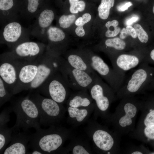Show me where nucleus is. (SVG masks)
<instances>
[{
    "label": "nucleus",
    "mask_w": 154,
    "mask_h": 154,
    "mask_svg": "<svg viewBox=\"0 0 154 154\" xmlns=\"http://www.w3.org/2000/svg\"><path fill=\"white\" fill-rule=\"evenodd\" d=\"M72 130L60 125L41 128L30 135L29 148L43 154H58L65 142L73 137Z\"/></svg>",
    "instance_id": "nucleus-1"
},
{
    "label": "nucleus",
    "mask_w": 154,
    "mask_h": 154,
    "mask_svg": "<svg viewBox=\"0 0 154 154\" xmlns=\"http://www.w3.org/2000/svg\"><path fill=\"white\" fill-rule=\"evenodd\" d=\"M121 100L114 112L110 113L105 121L112 126L114 131L121 136L134 130L140 111V100L133 96L125 97Z\"/></svg>",
    "instance_id": "nucleus-2"
},
{
    "label": "nucleus",
    "mask_w": 154,
    "mask_h": 154,
    "mask_svg": "<svg viewBox=\"0 0 154 154\" xmlns=\"http://www.w3.org/2000/svg\"><path fill=\"white\" fill-rule=\"evenodd\" d=\"M85 130L91 141L94 153L117 154L120 153L121 136L106 126L99 123L94 118L89 119Z\"/></svg>",
    "instance_id": "nucleus-3"
},
{
    "label": "nucleus",
    "mask_w": 154,
    "mask_h": 154,
    "mask_svg": "<svg viewBox=\"0 0 154 154\" xmlns=\"http://www.w3.org/2000/svg\"><path fill=\"white\" fill-rule=\"evenodd\" d=\"M11 107L12 112L16 116L13 132L19 131L22 129L23 131L27 132L31 128L36 130L40 128L38 108L29 96L12 102Z\"/></svg>",
    "instance_id": "nucleus-4"
},
{
    "label": "nucleus",
    "mask_w": 154,
    "mask_h": 154,
    "mask_svg": "<svg viewBox=\"0 0 154 154\" xmlns=\"http://www.w3.org/2000/svg\"><path fill=\"white\" fill-rule=\"evenodd\" d=\"M88 90L94 104L93 118L96 120L99 117L105 121L111 113L112 104L117 100L116 94L98 74Z\"/></svg>",
    "instance_id": "nucleus-5"
},
{
    "label": "nucleus",
    "mask_w": 154,
    "mask_h": 154,
    "mask_svg": "<svg viewBox=\"0 0 154 154\" xmlns=\"http://www.w3.org/2000/svg\"><path fill=\"white\" fill-rule=\"evenodd\" d=\"M116 94L117 99L135 96L142 92L154 78V68L145 61L141 63Z\"/></svg>",
    "instance_id": "nucleus-6"
},
{
    "label": "nucleus",
    "mask_w": 154,
    "mask_h": 154,
    "mask_svg": "<svg viewBox=\"0 0 154 154\" xmlns=\"http://www.w3.org/2000/svg\"><path fill=\"white\" fill-rule=\"evenodd\" d=\"M29 96L38 108L40 125L50 127L59 125L66 112L63 104L37 92Z\"/></svg>",
    "instance_id": "nucleus-7"
},
{
    "label": "nucleus",
    "mask_w": 154,
    "mask_h": 154,
    "mask_svg": "<svg viewBox=\"0 0 154 154\" xmlns=\"http://www.w3.org/2000/svg\"><path fill=\"white\" fill-rule=\"evenodd\" d=\"M81 55L92 69L107 82L116 94L123 85L125 76L111 68L97 55L88 53Z\"/></svg>",
    "instance_id": "nucleus-8"
},
{
    "label": "nucleus",
    "mask_w": 154,
    "mask_h": 154,
    "mask_svg": "<svg viewBox=\"0 0 154 154\" xmlns=\"http://www.w3.org/2000/svg\"><path fill=\"white\" fill-rule=\"evenodd\" d=\"M70 89L60 70L36 90L40 94L63 105L70 96Z\"/></svg>",
    "instance_id": "nucleus-9"
},
{
    "label": "nucleus",
    "mask_w": 154,
    "mask_h": 154,
    "mask_svg": "<svg viewBox=\"0 0 154 154\" xmlns=\"http://www.w3.org/2000/svg\"><path fill=\"white\" fill-rule=\"evenodd\" d=\"M64 58L51 55L48 53L37 59L38 70L35 78L27 90H37L49 78L60 71Z\"/></svg>",
    "instance_id": "nucleus-10"
},
{
    "label": "nucleus",
    "mask_w": 154,
    "mask_h": 154,
    "mask_svg": "<svg viewBox=\"0 0 154 154\" xmlns=\"http://www.w3.org/2000/svg\"><path fill=\"white\" fill-rule=\"evenodd\" d=\"M60 71L70 88L77 91L88 90L98 75L74 68L64 58Z\"/></svg>",
    "instance_id": "nucleus-11"
},
{
    "label": "nucleus",
    "mask_w": 154,
    "mask_h": 154,
    "mask_svg": "<svg viewBox=\"0 0 154 154\" xmlns=\"http://www.w3.org/2000/svg\"><path fill=\"white\" fill-rule=\"evenodd\" d=\"M0 61V77L13 94L19 69L25 62L14 58L7 54L1 56Z\"/></svg>",
    "instance_id": "nucleus-12"
},
{
    "label": "nucleus",
    "mask_w": 154,
    "mask_h": 154,
    "mask_svg": "<svg viewBox=\"0 0 154 154\" xmlns=\"http://www.w3.org/2000/svg\"><path fill=\"white\" fill-rule=\"evenodd\" d=\"M110 56L113 68L118 73L125 76L127 71L134 68L144 61L145 56L135 53H118Z\"/></svg>",
    "instance_id": "nucleus-13"
},
{
    "label": "nucleus",
    "mask_w": 154,
    "mask_h": 154,
    "mask_svg": "<svg viewBox=\"0 0 154 154\" xmlns=\"http://www.w3.org/2000/svg\"><path fill=\"white\" fill-rule=\"evenodd\" d=\"M42 48L37 43L26 41L20 43L14 47L13 51L7 54L18 60L31 62L37 60L40 56Z\"/></svg>",
    "instance_id": "nucleus-14"
},
{
    "label": "nucleus",
    "mask_w": 154,
    "mask_h": 154,
    "mask_svg": "<svg viewBox=\"0 0 154 154\" xmlns=\"http://www.w3.org/2000/svg\"><path fill=\"white\" fill-rule=\"evenodd\" d=\"M37 59L32 61L25 62L21 66L19 72L16 84L13 91V95L27 90L37 73Z\"/></svg>",
    "instance_id": "nucleus-15"
},
{
    "label": "nucleus",
    "mask_w": 154,
    "mask_h": 154,
    "mask_svg": "<svg viewBox=\"0 0 154 154\" xmlns=\"http://www.w3.org/2000/svg\"><path fill=\"white\" fill-rule=\"evenodd\" d=\"M10 143L4 150L3 154H29L28 144L30 135L23 131L13 132Z\"/></svg>",
    "instance_id": "nucleus-16"
},
{
    "label": "nucleus",
    "mask_w": 154,
    "mask_h": 154,
    "mask_svg": "<svg viewBox=\"0 0 154 154\" xmlns=\"http://www.w3.org/2000/svg\"><path fill=\"white\" fill-rule=\"evenodd\" d=\"M68 116L67 122L74 127L80 126L87 122L94 111V105L87 108H76L66 106Z\"/></svg>",
    "instance_id": "nucleus-17"
},
{
    "label": "nucleus",
    "mask_w": 154,
    "mask_h": 154,
    "mask_svg": "<svg viewBox=\"0 0 154 154\" xmlns=\"http://www.w3.org/2000/svg\"><path fill=\"white\" fill-rule=\"evenodd\" d=\"M88 142L79 137L71 139L69 144L63 147L58 154H91L94 153Z\"/></svg>",
    "instance_id": "nucleus-18"
},
{
    "label": "nucleus",
    "mask_w": 154,
    "mask_h": 154,
    "mask_svg": "<svg viewBox=\"0 0 154 154\" xmlns=\"http://www.w3.org/2000/svg\"><path fill=\"white\" fill-rule=\"evenodd\" d=\"M66 103V106L76 108H87L94 105L89 94L86 90H78L71 94Z\"/></svg>",
    "instance_id": "nucleus-19"
},
{
    "label": "nucleus",
    "mask_w": 154,
    "mask_h": 154,
    "mask_svg": "<svg viewBox=\"0 0 154 154\" xmlns=\"http://www.w3.org/2000/svg\"><path fill=\"white\" fill-rule=\"evenodd\" d=\"M22 28L21 24L15 22H11L4 27L3 36L5 41L10 44L17 43L21 37Z\"/></svg>",
    "instance_id": "nucleus-20"
},
{
    "label": "nucleus",
    "mask_w": 154,
    "mask_h": 154,
    "mask_svg": "<svg viewBox=\"0 0 154 154\" xmlns=\"http://www.w3.org/2000/svg\"><path fill=\"white\" fill-rule=\"evenodd\" d=\"M64 59L70 66L74 68L83 70L90 74L96 73L86 62L81 55L71 54L66 56Z\"/></svg>",
    "instance_id": "nucleus-21"
},
{
    "label": "nucleus",
    "mask_w": 154,
    "mask_h": 154,
    "mask_svg": "<svg viewBox=\"0 0 154 154\" xmlns=\"http://www.w3.org/2000/svg\"><path fill=\"white\" fill-rule=\"evenodd\" d=\"M13 126L9 128L7 125L0 127V154L3 153L8 144L11 141Z\"/></svg>",
    "instance_id": "nucleus-22"
},
{
    "label": "nucleus",
    "mask_w": 154,
    "mask_h": 154,
    "mask_svg": "<svg viewBox=\"0 0 154 154\" xmlns=\"http://www.w3.org/2000/svg\"><path fill=\"white\" fill-rule=\"evenodd\" d=\"M54 17L53 11L49 9H45L40 13L38 18L39 26L42 28H46L51 25Z\"/></svg>",
    "instance_id": "nucleus-23"
},
{
    "label": "nucleus",
    "mask_w": 154,
    "mask_h": 154,
    "mask_svg": "<svg viewBox=\"0 0 154 154\" xmlns=\"http://www.w3.org/2000/svg\"><path fill=\"white\" fill-rule=\"evenodd\" d=\"M104 44L106 48H110L116 51H122L126 48V42L118 37L110 38L105 40Z\"/></svg>",
    "instance_id": "nucleus-24"
},
{
    "label": "nucleus",
    "mask_w": 154,
    "mask_h": 154,
    "mask_svg": "<svg viewBox=\"0 0 154 154\" xmlns=\"http://www.w3.org/2000/svg\"><path fill=\"white\" fill-rule=\"evenodd\" d=\"M47 37L51 42L58 43L64 40L65 34L64 32L60 28L54 27H50L47 31Z\"/></svg>",
    "instance_id": "nucleus-25"
},
{
    "label": "nucleus",
    "mask_w": 154,
    "mask_h": 154,
    "mask_svg": "<svg viewBox=\"0 0 154 154\" xmlns=\"http://www.w3.org/2000/svg\"><path fill=\"white\" fill-rule=\"evenodd\" d=\"M114 0H101L98 9V15L101 19L105 20L108 18L110 9L114 6Z\"/></svg>",
    "instance_id": "nucleus-26"
},
{
    "label": "nucleus",
    "mask_w": 154,
    "mask_h": 154,
    "mask_svg": "<svg viewBox=\"0 0 154 154\" xmlns=\"http://www.w3.org/2000/svg\"><path fill=\"white\" fill-rule=\"evenodd\" d=\"M118 22L116 20L108 21L105 24L108 29L105 33V36L110 38L116 36L121 31L120 28L118 27Z\"/></svg>",
    "instance_id": "nucleus-27"
},
{
    "label": "nucleus",
    "mask_w": 154,
    "mask_h": 154,
    "mask_svg": "<svg viewBox=\"0 0 154 154\" xmlns=\"http://www.w3.org/2000/svg\"><path fill=\"white\" fill-rule=\"evenodd\" d=\"M13 95L9 91L4 82L0 77V107L10 100Z\"/></svg>",
    "instance_id": "nucleus-28"
},
{
    "label": "nucleus",
    "mask_w": 154,
    "mask_h": 154,
    "mask_svg": "<svg viewBox=\"0 0 154 154\" xmlns=\"http://www.w3.org/2000/svg\"><path fill=\"white\" fill-rule=\"evenodd\" d=\"M76 18V16L74 14L68 15H64L59 18L58 23L61 28L66 29L70 26L73 23Z\"/></svg>",
    "instance_id": "nucleus-29"
},
{
    "label": "nucleus",
    "mask_w": 154,
    "mask_h": 154,
    "mask_svg": "<svg viewBox=\"0 0 154 154\" xmlns=\"http://www.w3.org/2000/svg\"><path fill=\"white\" fill-rule=\"evenodd\" d=\"M133 27L135 29L137 37L140 42L142 43H146L148 41L149 37L145 31L139 24L134 25Z\"/></svg>",
    "instance_id": "nucleus-30"
},
{
    "label": "nucleus",
    "mask_w": 154,
    "mask_h": 154,
    "mask_svg": "<svg viewBox=\"0 0 154 154\" xmlns=\"http://www.w3.org/2000/svg\"><path fill=\"white\" fill-rule=\"evenodd\" d=\"M12 112L11 107L4 109L0 114V127L7 125L10 121V114Z\"/></svg>",
    "instance_id": "nucleus-31"
},
{
    "label": "nucleus",
    "mask_w": 154,
    "mask_h": 154,
    "mask_svg": "<svg viewBox=\"0 0 154 154\" xmlns=\"http://www.w3.org/2000/svg\"><path fill=\"white\" fill-rule=\"evenodd\" d=\"M145 148L141 145L139 146H133L127 150L126 153L131 154H143L147 153Z\"/></svg>",
    "instance_id": "nucleus-32"
},
{
    "label": "nucleus",
    "mask_w": 154,
    "mask_h": 154,
    "mask_svg": "<svg viewBox=\"0 0 154 154\" xmlns=\"http://www.w3.org/2000/svg\"><path fill=\"white\" fill-rule=\"evenodd\" d=\"M28 3L27 9L28 11L33 13L37 10L39 5V0H27Z\"/></svg>",
    "instance_id": "nucleus-33"
},
{
    "label": "nucleus",
    "mask_w": 154,
    "mask_h": 154,
    "mask_svg": "<svg viewBox=\"0 0 154 154\" xmlns=\"http://www.w3.org/2000/svg\"><path fill=\"white\" fill-rule=\"evenodd\" d=\"M13 0H0V9L2 11H7L13 7Z\"/></svg>",
    "instance_id": "nucleus-34"
},
{
    "label": "nucleus",
    "mask_w": 154,
    "mask_h": 154,
    "mask_svg": "<svg viewBox=\"0 0 154 154\" xmlns=\"http://www.w3.org/2000/svg\"><path fill=\"white\" fill-rule=\"evenodd\" d=\"M79 0H68L70 7V11L73 14H76L78 13L76 10V7L78 2Z\"/></svg>",
    "instance_id": "nucleus-35"
},
{
    "label": "nucleus",
    "mask_w": 154,
    "mask_h": 154,
    "mask_svg": "<svg viewBox=\"0 0 154 154\" xmlns=\"http://www.w3.org/2000/svg\"><path fill=\"white\" fill-rule=\"evenodd\" d=\"M126 29L129 35L131 36L133 38H135L137 37V35L134 28L131 25H127Z\"/></svg>",
    "instance_id": "nucleus-36"
},
{
    "label": "nucleus",
    "mask_w": 154,
    "mask_h": 154,
    "mask_svg": "<svg viewBox=\"0 0 154 154\" xmlns=\"http://www.w3.org/2000/svg\"><path fill=\"white\" fill-rule=\"evenodd\" d=\"M132 5V3L131 2H127L118 6L117 7V9L118 11H124L127 10L128 8Z\"/></svg>",
    "instance_id": "nucleus-37"
},
{
    "label": "nucleus",
    "mask_w": 154,
    "mask_h": 154,
    "mask_svg": "<svg viewBox=\"0 0 154 154\" xmlns=\"http://www.w3.org/2000/svg\"><path fill=\"white\" fill-rule=\"evenodd\" d=\"M86 3L83 0H79L78 2L76 7V10L78 12L83 11L86 7Z\"/></svg>",
    "instance_id": "nucleus-38"
},
{
    "label": "nucleus",
    "mask_w": 154,
    "mask_h": 154,
    "mask_svg": "<svg viewBox=\"0 0 154 154\" xmlns=\"http://www.w3.org/2000/svg\"><path fill=\"white\" fill-rule=\"evenodd\" d=\"M139 18L137 15H134L129 18L125 21V24L127 25H131L133 23L138 20Z\"/></svg>",
    "instance_id": "nucleus-39"
},
{
    "label": "nucleus",
    "mask_w": 154,
    "mask_h": 154,
    "mask_svg": "<svg viewBox=\"0 0 154 154\" xmlns=\"http://www.w3.org/2000/svg\"><path fill=\"white\" fill-rule=\"evenodd\" d=\"M144 61L154 64V49L150 51L149 56L145 58Z\"/></svg>",
    "instance_id": "nucleus-40"
},
{
    "label": "nucleus",
    "mask_w": 154,
    "mask_h": 154,
    "mask_svg": "<svg viewBox=\"0 0 154 154\" xmlns=\"http://www.w3.org/2000/svg\"><path fill=\"white\" fill-rule=\"evenodd\" d=\"M75 32L76 35L79 37H83L85 34L83 26H78L75 29Z\"/></svg>",
    "instance_id": "nucleus-41"
},
{
    "label": "nucleus",
    "mask_w": 154,
    "mask_h": 154,
    "mask_svg": "<svg viewBox=\"0 0 154 154\" xmlns=\"http://www.w3.org/2000/svg\"><path fill=\"white\" fill-rule=\"evenodd\" d=\"M83 22L84 25L89 22L91 20V16L89 13L84 14L82 16Z\"/></svg>",
    "instance_id": "nucleus-42"
},
{
    "label": "nucleus",
    "mask_w": 154,
    "mask_h": 154,
    "mask_svg": "<svg viewBox=\"0 0 154 154\" xmlns=\"http://www.w3.org/2000/svg\"><path fill=\"white\" fill-rule=\"evenodd\" d=\"M119 37L120 38L122 39H124L126 38L129 35L126 28H123L120 31Z\"/></svg>",
    "instance_id": "nucleus-43"
},
{
    "label": "nucleus",
    "mask_w": 154,
    "mask_h": 154,
    "mask_svg": "<svg viewBox=\"0 0 154 154\" xmlns=\"http://www.w3.org/2000/svg\"><path fill=\"white\" fill-rule=\"evenodd\" d=\"M75 24L77 26H83L84 24L82 17L78 18L75 21Z\"/></svg>",
    "instance_id": "nucleus-44"
},
{
    "label": "nucleus",
    "mask_w": 154,
    "mask_h": 154,
    "mask_svg": "<svg viewBox=\"0 0 154 154\" xmlns=\"http://www.w3.org/2000/svg\"><path fill=\"white\" fill-rule=\"evenodd\" d=\"M29 154H42L40 151L37 150H33L31 152H29Z\"/></svg>",
    "instance_id": "nucleus-45"
},
{
    "label": "nucleus",
    "mask_w": 154,
    "mask_h": 154,
    "mask_svg": "<svg viewBox=\"0 0 154 154\" xmlns=\"http://www.w3.org/2000/svg\"><path fill=\"white\" fill-rule=\"evenodd\" d=\"M149 84H150V85L148 86H149L154 87V77L149 85Z\"/></svg>",
    "instance_id": "nucleus-46"
},
{
    "label": "nucleus",
    "mask_w": 154,
    "mask_h": 154,
    "mask_svg": "<svg viewBox=\"0 0 154 154\" xmlns=\"http://www.w3.org/2000/svg\"><path fill=\"white\" fill-rule=\"evenodd\" d=\"M153 13L154 14V5L153 9Z\"/></svg>",
    "instance_id": "nucleus-47"
}]
</instances>
